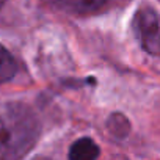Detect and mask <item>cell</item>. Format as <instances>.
I'll return each mask as SVG.
<instances>
[{
	"instance_id": "obj_1",
	"label": "cell",
	"mask_w": 160,
	"mask_h": 160,
	"mask_svg": "<svg viewBox=\"0 0 160 160\" xmlns=\"http://www.w3.org/2000/svg\"><path fill=\"white\" fill-rule=\"evenodd\" d=\"M41 133L35 112L22 102L0 108V160H21L36 144Z\"/></svg>"
},
{
	"instance_id": "obj_2",
	"label": "cell",
	"mask_w": 160,
	"mask_h": 160,
	"mask_svg": "<svg viewBox=\"0 0 160 160\" xmlns=\"http://www.w3.org/2000/svg\"><path fill=\"white\" fill-rule=\"evenodd\" d=\"M135 27L146 52L160 57V21L152 10H141L135 18Z\"/></svg>"
},
{
	"instance_id": "obj_3",
	"label": "cell",
	"mask_w": 160,
	"mask_h": 160,
	"mask_svg": "<svg viewBox=\"0 0 160 160\" xmlns=\"http://www.w3.org/2000/svg\"><path fill=\"white\" fill-rule=\"evenodd\" d=\"M52 2L58 8L74 14H93L104 10L108 0H52Z\"/></svg>"
},
{
	"instance_id": "obj_4",
	"label": "cell",
	"mask_w": 160,
	"mask_h": 160,
	"mask_svg": "<svg viewBox=\"0 0 160 160\" xmlns=\"http://www.w3.org/2000/svg\"><path fill=\"white\" fill-rule=\"evenodd\" d=\"M68 157L69 160H96L99 157V146L88 137L78 138L71 144Z\"/></svg>"
},
{
	"instance_id": "obj_5",
	"label": "cell",
	"mask_w": 160,
	"mask_h": 160,
	"mask_svg": "<svg viewBox=\"0 0 160 160\" xmlns=\"http://www.w3.org/2000/svg\"><path fill=\"white\" fill-rule=\"evenodd\" d=\"M18 72V63L16 58L11 55L8 49H5L0 44V85L7 83L16 75Z\"/></svg>"
},
{
	"instance_id": "obj_6",
	"label": "cell",
	"mask_w": 160,
	"mask_h": 160,
	"mask_svg": "<svg viewBox=\"0 0 160 160\" xmlns=\"http://www.w3.org/2000/svg\"><path fill=\"white\" fill-rule=\"evenodd\" d=\"M107 127H108L110 133L115 135V137H118V138L126 137L129 133V130H130V126H129L127 118L124 115H121V113H113L108 118V121H107Z\"/></svg>"
},
{
	"instance_id": "obj_7",
	"label": "cell",
	"mask_w": 160,
	"mask_h": 160,
	"mask_svg": "<svg viewBox=\"0 0 160 160\" xmlns=\"http://www.w3.org/2000/svg\"><path fill=\"white\" fill-rule=\"evenodd\" d=\"M3 3H5V0H0V10H2V7H3Z\"/></svg>"
},
{
	"instance_id": "obj_8",
	"label": "cell",
	"mask_w": 160,
	"mask_h": 160,
	"mask_svg": "<svg viewBox=\"0 0 160 160\" xmlns=\"http://www.w3.org/2000/svg\"><path fill=\"white\" fill-rule=\"evenodd\" d=\"M42 160H44V158H42Z\"/></svg>"
}]
</instances>
